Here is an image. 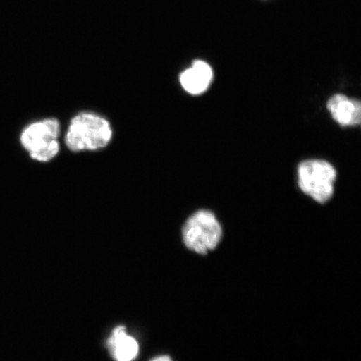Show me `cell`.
I'll return each instance as SVG.
<instances>
[{
    "instance_id": "1",
    "label": "cell",
    "mask_w": 361,
    "mask_h": 361,
    "mask_svg": "<svg viewBox=\"0 0 361 361\" xmlns=\"http://www.w3.org/2000/svg\"><path fill=\"white\" fill-rule=\"evenodd\" d=\"M111 126L106 118L93 113H80L71 120L65 142L72 152L97 151L111 142Z\"/></svg>"
},
{
    "instance_id": "2",
    "label": "cell",
    "mask_w": 361,
    "mask_h": 361,
    "mask_svg": "<svg viewBox=\"0 0 361 361\" xmlns=\"http://www.w3.org/2000/svg\"><path fill=\"white\" fill-rule=\"evenodd\" d=\"M223 229L219 221L209 210L194 213L183 226L184 245L200 255L214 250L221 241Z\"/></svg>"
},
{
    "instance_id": "3",
    "label": "cell",
    "mask_w": 361,
    "mask_h": 361,
    "mask_svg": "<svg viewBox=\"0 0 361 361\" xmlns=\"http://www.w3.org/2000/svg\"><path fill=\"white\" fill-rule=\"evenodd\" d=\"M336 176L335 168L328 161L307 160L298 168V184L306 195L324 204L333 197Z\"/></svg>"
},
{
    "instance_id": "4",
    "label": "cell",
    "mask_w": 361,
    "mask_h": 361,
    "mask_svg": "<svg viewBox=\"0 0 361 361\" xmlns=\"http://www.w3.org/2000/svg\"><path fill=\"white\" fill-rule=\"evenodd\" d=\"M60 133L61 125L58 120L48 118L27 126L23 130L20 142L34 160L49 161L60 151L58 142Z\"/></svg>"
},
{
    "instance_id": "5",
    "label": "cell",
    "mask_w": 361,
    "mask_h": 361,
    "mask_svg": "<svg viewBox=\"0 0 361 361\" xmlns=\"http://www.w3.org/2000/svg\"><path fill=\"white\" fill-rule=\"evenodd\" d=\"M327 108L333 119L343 126L360 123L361 105L358 100L338 94L329 99Z\"/></svg>"
},
{
    "instance_id": "6",
    "label": "cell",
    "mask_w": 361,
    "mask_h": 361,
    "mask_svg": "<svg viewBox=\"0 0 361 361\" xmlns=\"http://www.w3.org/2000/svg\"><path fill=\"white\" fill-rule=\"evenodd\" d=\"M213 78V71L207 63L195 61L190 68L180 75V82L187 92L200 94L209 88Z\"/></svg>"
},
{
    "instance_id": "7",
    "label": "cell",
    "mask_w": 361,
    "mask_h": 361,
    "mask_svg": "<svg viewBox=\"0 0 361 361\" xmlns=\"http://www.w3.org/2000/svg\"><path fill=\"white\" fill-rule=\"evenodd\" d=\"M107 347L112 357L118 361H130L139 353V345L137 341L128 335L124 326L113 329L107 340Z\"/></svg>"
},
{
    "instance_id": "8",
    "label": "cell",
    "mask_w": 361,
    "mask_h": 361,
    "mask_svg": "<svg viewBox=\"0 0 361 361\" xmlns=\"http://www.w3.org/2000/svg\"><path fill=\"white\" fill-rule=\"evenodd\" d=\"M153 360H171V358L169 357V356H166V355H164V356H160V357H157V358H154L153 359Z\"/></svg>"
}]
</instances>
